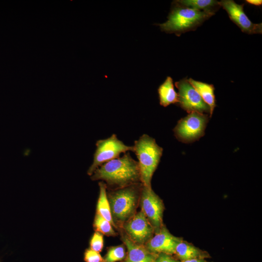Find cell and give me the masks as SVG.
Here are the masks:
<instances>
[{"mask_svg": "<svg viewBox=\"0 0 262 262\" xmlns=\"http://www.w3.org/2000/svg\"><path fill=\"white\" fill-rule=\"evenodd\" d=\"M139 203L141 211L154 228L155 232L158 231L164 225L163 214L164 206L162 199L151 187L143 185Z\"/></svg>", "mask_w": 262, "mask_h": 262, "instance_id": "7", "label": "cell"}, {"mask_svg": "<svg viewBox=\"0 0 262 262\" xmlns=\"http://www.w3.org/2000/svg\"><path fill=\"white\" fill-rule=\"evenodd\" d=\"M182 239L172 235L164 225L154 232L145 246L148 251L156 254L164 253L173 255L177 244Z\"/></svg>", "mask_w": 262, "mask_h": 262, "instance_id": "11", "label": "cell"}, {"mask_svg": "<svg viewBox=\"0 0 262 262\" xmlns=\"http://www.w3.org/2000/svg\"><path fill=\"white\" fill-rule=\"evenodd\" d=\"M174 255L180 261L194 259L210 258L209 253L183 239L177 245Z\"/></svg>", "mask_w": 262, "mask_h": 262, "instance_id": "13", "label": "cell"}, {"mask_svg": "<svg viewBox=\"0 0 262 262\" xmlns=\"http://www.w3.org/2000/svg\"><path fill=\"white\" fill-rule=\"evenodd\" d=\"M91 176L93 180L103 181L110 190L141 182L138 163L129 152L103 164Z\"/></svg>", "mask_w": 262, "mask_h": 262, "instance_id": "1", "label": "cell"}, {"mask_svg": "<svg viewBox=\"0 0 262 262\" xmlns=\"http://www.w3.org/2000/svg\"><path fill=\"white\" fill-rule=\"evenodd\" d=\"M158 93L161 106L166 107L171 104L178 103V95L175 91L172 78L168 76L160 85Z\"/></svg>", "mask_w": 262, "mask_h": 262, "instance_id": "15", "label": "cell"}, {"mask_svg": "<svg viewBox=\"0 0 262 262\" xmlns=\"http://www.w3.org/2000/svg\"><path fill=\"white\" fill-rule=\"evenodd\" d=\"M121 240L128 250L127 255L123 262H155L158 254L148 251L145 245L134 243L124 232L121 234Z\"/></svg>", "mask_w": 262, "mask_h": 262, "instance_id": "12", "label": "cell"}, {"mask_svg": "<svg viewBox=\"0 0 262 262\" xmlns=\"http://www.w3.org/2000/svg\"><path fill=\"white\" fill-rule=\"evenodd\" d=\"M214 13L201 11L182 6L175 1L167 16L168 20L158 24L162 31L175 33L177 36L190 31H194Z\"/></svg>", "mask_w": 262, "mask_h": 262, "instance_id": "3", "label": "cell"}, {"mask_svg": "<svg viewBox=\"0 0 262 262\" xmlns=\"http://www.w3.org/2000/svg\"><path fill=\"white\" fill-rule=\"evenodd\" d=\"M246 2L256 6H260L262 4V0H246Z\"/></svg>", "mask_w": 262, "mask_h": 262, "instance_id": "23", "label": "cell"}, {"mask_svg": "<svg viewBox=\"0 0 262 262\" xmlns=\"http://www.w3.org/2000/svg\"><path fill=\"white\" fill-rule=\"evenodd\" d=\"M96 146L93 162L87 171L90 176L103 164L118 158L121 153L129 151L133 152L134 150L133 146L126 145L115 134L107 139L97 141Z\"/></svg>", "mask_w": 262, "mask_h": 262, "instance_id": "5", "label": "cell"}, {"mask_svg": "<svg viewBox=\"0 0 262 262\" xmlns=\"http://www.w3.org/2000/svg\"><path fill=\"white\" fill-rule=\"evenodd\" d=\"M220 6L227 12L229 18L245 33L248 34L262 33V24L252 23L245 13L242 5L232 0H222L218 1Z\"/></svg>", "mask_w": 262, "mask_h": 262, "instance_id": "10", "label": "cell"}, {"mask_svg": "<svg viewBox=\"0 0 262 262\" xmlns=\"http://www.w3.org/2000/svg\"><path fill=\"white\" fill-rule=\"evenodd\" d=\"M90 248L97 252L101 251L103 247V237L102 234L96 231L90 241Z\"/></svg>", "mask_w": 262, "mask_h": 262, "instance_id": "20", "label": "cell"}, {"mask_svg": "<svg viewBox=\"0 0 262 262\" xmlns=\"http://www.w3.org/2000/svg\"><path fill=\"white\" fill-rule=\"evenodd\" d=\"M188 80L200 95L204 102L209 106L210 115L211 117L216 106L213 85L196 81L192 78H190Z\"/></svg>", "mask_w": 262, "mask_h": 262, "instance_id": "14", "label": "cell"}, {"mask_svg": "<svg viewBox=\"0 0 262 262\" xmlns=\"http://www.w3.org/2000/svg\"><path fill=\"white\" fill-rule=\"evenodd\" d=\"M175 84L178 89V103L182 109L188 113L193 112L210 113L209 106L187 78L176 82Z\"/></svg>", "mask_w": 262, "mask_h": 262, "instance_id": "8", "label": "cell"}, {"mask_svg": "<svg viewBox=\"0 0 262 262\" xmlns=\"http://www.w3.org/2000/svg\"><path fill=\"white\" fill-rule=\"evenodd\" d=\"M181 262H208L207 261H206L205 259H190L183 261H180Z\"/></svg>", "mask_w": 262, "mask_h": 262, "instance_id": "24", "label": "cell"}, {"mask_svg": "<svg viewBox=\"0 0 262 262\" xmlns=\"http://www.w3.org/2000/svg\"><path fill=\"white\" fill-rule=\"evenodd\" d=\"M99 194L97 205V213L109 221L112 225L117 228L112 219L110 207L107 196V186L103 181L98 182Z\"/></svg>", "mask_w": 262, "mask_h": 262, "instance_id": "16", "label": "cell"}, {"mask_svg": "<svg viewBox=\"0 0 262 262\" xmlns=\"http://www.w3.org/2000/svg\"><path fill=\"white\" fill-rule=\"evenodd\" d=\"M121 228L131 241L142 245H145L155 232L154 228L142 211L136 213Z\"/></svg>", "mask_w": 262, "mask_h": 262, "instance_id": "9", "label": "cell"}, {"mask_svg": "<svg viewBox=\"0 0 262 262\" xmlns=\"http://www.w3.org/2000/svg\"><path fill=\"white\" fill-rule=\"evenodd\" d=\"M143 184L141 182L110 190L107 193L112 219L120 227L135 213Z\"/></svg>", "mask_w": 262, "mask_h": 262, "instance_id": "2", "label": "cell"}, {"mask_svg": "<svg viewBox=\"0 0 262 262\" xmlns=\"http://www.w3.org/2000/svg\"><path fill=\"white\" fill-rule=\"evenodd\" d=\"M133 146L138 159L141 183L145 186L151 187L152 177L160 162L163 149L154 138L146 134L136 140Z\"/></svg>", "mask_w": 262, "mask_h": 262, "instance_id": "4", "label": "cell"}, {"mask_svg": "<svg viewBox=\"0 0 262 262\" xmlns=\"http://www.w3.org/2000/svg\"><path fill=\"white\" fill-rule=\"evenodd\" d=\"M93 225L96 231L108 236L116 235V233L113 229L112 224L97 212Z\"/></svg>", "mask_w": 262, "mask_h": 262, "instance_id": "18", "label": "cell"}, {"mask_svg": "<svg viewBox=\"0 0 262 262\" xmlns=\"http://www.w3.org/2000/svg\"><path fill=\"white\" fill-rule=\"evenodd\" d=\"M85 262H103L104 260L101 255L91 248L87 249L84 254Z\"/></svg>", "mask_w": 262, "mask_h": 262, "instance_id": "21", "label": "cell"}, {"mask_svg": "<svg viewBox=\"0 0 262 262\" xmlns=\"http://www.w3.org/2000/svg\"><path fill=\"white\" fill-rule=\"evenodd\" d=\"M126 252L123 245L112 246L107 251L103 262H115L125 259Z\"/></svg>", "mask_w": 262, "mask_h": 262, "instance_id": "19", "label": "cell"}, {"mask_svg": "<svg viewBox=\"0 0 262 262\" xmlns=\"http://www.w3.org/2000/svg\"><path fill=\"white\" fill-rule=\"evenodd\" d=\"M154 262H181L172 255L159 254Z\"/></svg>", "mask_w": 262, "mask_h": 262, "instance_id": "22", "label": "cell"}, {"mask_svg": "<svg viewBox=\"0 0 262 262\" xmlns=\"http://www.w3.org/2000/svg\"><path fill=\"white\" fill-rule=\"evenodd\" d=\"M208 119L207 115L196 112L190 113L178 121L173 130L174 135L183 143L197 140L204 135Z\"/></svg>", "mask_w": 262, "mask_h": 262, "instance_id": "6", "label": "cell"}, {"mask_svg": "<svg viewBox=\"0 0 262 262\" xmlns=\"http://www.w3.org/2000/svg\"><path fill=\"white\" fill-rule=\"evenodd\" d=\"M175 1L184 7L213 13L220 7L218 1L214 0H178Z\"/></svg>", "mask_w": 262, "mask_h": 262, "instance_id": "17", "label": "cell"}]
</instances>
